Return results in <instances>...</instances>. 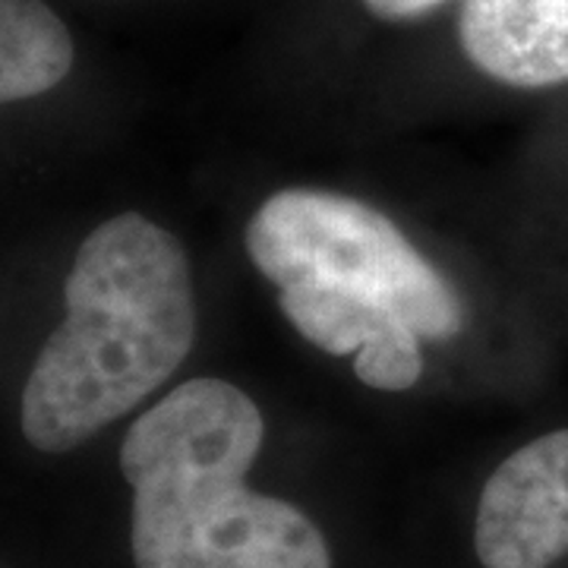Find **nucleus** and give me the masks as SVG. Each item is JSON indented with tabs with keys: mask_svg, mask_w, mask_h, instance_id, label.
Instances as JSON below:
<instances>
[{
	"mask_svg": "<svg viewBox=\"0 0 568 568\" xmlns=\"http://www.w3.org/2000/svg\"><path fill=\"white\" fill-rule=\"evenodd\" d=\"M67 316L22 388L20 424L39 452H70L162 388L196 338L181 241L140 212L99 224L63 284Z\"/></svg>",
	"mask_w": 568,
	"mask_h": 568,
	"instance_id": "obj_1",
	"label": "nucleus"
},
{
	"mask_svg": "<svg viewBox=\"0 0 568 568\" xmlns=\"http://www.w3.org/2000/svg\"><path fill=\"white\" fill-rule=\"evenodd\" d=\"M263 436V410L222 379L183 383L126 429L136 568H332L301 508L246 487Z\"/></svg>",
	"mask_w": 568,
	"mask_h": 568,
	"instance_id": "obj_2",
	"label": "nucleus"
},
{
	"mask_svg": "<svg viewBox=\"0 0 568 568\" xmlns=\"http://www.w3.org/2000/svg\"><path fill=\"white\" fill-rule=\"evenodd\" d=\"M246 256L272 284H313L402 316L420 338L465 328V304L383 212L354 196L282 190L250 219Z\"/></svg>",
	"mask_w": 568,
	"mask_h": 568,
	"instance_id": "obj_3",
	"label": "nucleus"
},
{
	"mask_svg": "<svg viewBox=\"0 0 568 568\" xmlns=\"http://www.w3.org/2000/svg\"><path fill=\"white\" fill-rule=\"evenodd\" d=\"M474 549L484 568H549L568 552V429H556L489 474Z\"/></svg>",
	"mask_w": 568,
	"mask_h": 568,
	"instance_id": "obj_4",
	"label": "nucleus"
},
{
	"mask_svg": "<svg viewBox=\"0 0 568 568\" xmlns=\"http://www.w3.org/2000/svg\"><path fill=\"white\" fill-rule=\"evenodd\" d=\"M287 323L325 354H357V379L379 392H405L424 373L420 335L392 310L313 284L278 291Z\"/></svg>",
	"mask_w": 568,
	"mask_h": 568,
	"instance_id": "obj_5",
	"label": "nucleus"
},
{
	"mask_svg": "<svg viewBox=\"0 0 568 568\" xmlns=\"http://www.w3.org/2000/svg\"><path fill=\"white\" fill-rule=\"evenodd\" d=\"M458 39L467 61L506 85L568 80V0H465Z\"/></svg>",
	"mask_w": 568,
	"mask_h": 568,
	"instance_id": "obj_6",
	"label": "nucleus"
},
{
	"mask_svg": "<svg viewBox=\"0 0 568 568\" xmlns=\"http://www.w3.org/2000/svg\"><path fill=\"white\" fill-rule=\"evenodd\" d=\"M73 67V39L41 0H0V99L22 102L54 89Z\"/></svg>",
	"mask_w": 568,
	"mask_h": 568,
	"instance_id": "obj_7",
	"label": "nucleus"
},
{
	"mask_svg": "<svg viewBox=\"0 0 568 568\" xmlns=\"http://www.w3.org/2000/svg\"><path fill=\"white\" fill-rule=\"evenodd\" d=\"M364 3L383 20H414L436 10L443 0H364Z\"/></svg>",
	"mask_w": 568,
	"mask_h": 568,
	"instance_id": "obj_8",
	"label": "nucleus"
}]
</instances>
